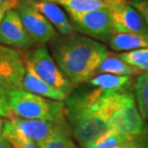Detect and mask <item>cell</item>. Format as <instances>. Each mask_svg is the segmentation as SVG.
Returning a JSON list of instances; mask_svg holds the SVG:
<instances>
[{
    "label": "cell",
    "instance_id": "30bf717a",
    "mask_svg": "<svg viewBox=\"0 0 148 148\" xmlns=\"http://www.w3.org/2000/svg\"><path fill=\"white\" fill-rule=\"evenodd\" d=\"M112 13L116 33L138 34L148 36V25L140 14L128 2H114L109 9Z\"/></svg>",
    "mask_w": 148,
    "mask_h": 148
},
{
    "label": "cell",
    "instance_id": "ba28073f",
    "mask_svg": "<svg viewBox=\"0 0 148 148\" xmlns=\"http://www.w3.org/2000/svg\"><path fill=\"white\" fill-rule=\"evenodd\" d=\"M14 128L28 138L38 144L60 136H72L71 129L66 121H55L24 119L11 115L8 118Z\"/></svg>",
    "mask_w": 148,
    "mask_h": 148
},
{
    "label": "cell",
    "instance_id": "52a82bcc",
    "mask_svg": "<svg viewBox=\"0 0 148 148\" xmlns=\"http://www.w3.org/2000/svg\"><path fill=\"white\" fill-rule=\"evenodd\" d=\"M69 16L74 30L100 42H108L112 35L116 33L112 13L107 8Z\"/></svg>",
    "mask_w": 148,
    "mask_h": 148
},
{
    "label": "cell",
    "instance_id": "7402d4cb",
    "mask_svg": "<svg viewBox=\"0 0 148 148\" xmlns=\"http://www.w3.org/2000/svg\"><path fill=\"white\" fill-rule=\"evenodd\" d=\"M38 148H79L70 136H60L38 144Z\"/></svg>",
    "mask_w": 148,
    "mask_h": 148
},
{
    "label": "cell",
    "instance_id": "8992f818",
    "mask_svg": "<svg viewBox=\"0 0 148 148\" xmlns=\"http://www.w3.org/2000/svg\"><path fill=\"white\" fill-rule=\"evenodd\" d=\"M16 10L34 46L45 45L60 36L54 26L34 7L32 0H18Z\"/></svg>",
    "mask_w": 148,
    "mask_h": 148
},
{
    "label": "cell",
    "instance_id": "5bb4252c",
    "mask_svg": "<svg viewBox=\"0 0 148 148\" xmlns=\"http://www.w3.org/2000/svg\"><path fill=\"white\" fill-rule=\"evenodd\" d=\"M110 48L116 52H129L148 48V36L129 33H114L108 41Z\"/></svg>",
    "mask_w": 148,
    "mask_h": 148
},
{
    "label": "cell",
    "instance_id": "3957f363",
    "mask_svg": "<svg viewBox=\"0 0 148 148\" xmlns=\"http://www.w3.org/2000/svg\"><path fill=\"white\" fill-rule=\"evenodd\" d=\"M99 99L105 109L112 130L129 137L145 132L144 120L138 109L134 93L126 88L118 90H99Z\"/></svg>",
    "mask_w": 148,
    "mask_h": 148
},
{
    "label": "cell",
    "instance_id": "277c9868",
    "mask_svg": "<svg viewBox=\"0 0 148 148\" xmlns=\"http://www.w3.org/2000/svg\"><path fill=\"white\" fill-rule=\"evenodd\" d=\"M9 109L11 115L24 119L66 121L64 102L44 98L22 88L9 91Z\"/></svg>",
    "mask_w": 148,
    "mask_h": 148
},
{
    "label": "cell",
    "instance_id": "4316f807",
    "mask_svg": "<svg viewBox=\"0 0 148 148\" xmlns=\"http://www.w3.org/2000/svg\"><path fill=\"white\" fill-rule=\"evenodd\" d=\"M0 148H14V147L5 136L0 135Z\"/></svg>",
    "mask_w": 148,
    "mask_h": 148
},
{
    "label": "cell",
    "instance_id": "e0dca14e",
    "mask_svg": "<svg viewBox=\"0 0 148 148\" xmlns=\"http://www.w3.org/2000/svg\"><path fill=\"white\" fill-rule=\"evenodd\" d=\"M140 71V69L130 66L129 64L122 61L117 56L109 55L100 64L97 73H109L119 76H133Z\"/></svg>",
    "mask_w": 148,
    "mask_h": 148
},
{
    "label": "cell",
    "instance_id": "ffe728a7",
    "mask_svg": "<svg viewBox=\"0 0 148 148\" xmlns=\"http://www.w3.org/2000/svg\"><path fill=\"white\" fill-rule=\"evenodd\" d=\"M2 135L7 138V140L10 141L14 148H38L37 143H35L33 140L17 131L12 125L8 118H6L5 120V126Z\"/></svg>",
    "mask_w": 148,
    "mask_h": 148
},
{
    "label": "cell",
    "instance_id": "8fae6325",
    "mask_svg": "<svg viewBox=\"0 0 148 148\" xmlns=\"http://www.w3.org/2000/svg\"><path fill=\"white\" fill-rule=\"evenodd\" d=\"M0 44L18 49L34 46L16 9L8 11L0 23Z\"/></svg>",
    "mask_w": 148,
    "mask_h": 148
},
{
    "label": "cell",
    "instance_id": "d4e9b609",
    "mask_svg": "<svg viewBox=\"0 0 148 148\" xmlns=\"http://www.w3.org/2000/svg\"><path fill=\"white\" fill-rule=\"evenodd\" d=\"M129 3L140 14L148 25V0H132Z\"/></svg>",
    "mask_w": 148,
    "mask_h": 148
},
{
    "label": "cell",
    "instance_id": "4dcf8cb0",
    "mask_svg": "<svg viewBox=\"0 0 148 148\" xmlns=\"http://www.w3.org/2000/svg\"><path fill=\"white\" fill-rule=\"evenodd\" d=\"M40 1H48V2H53V3H56V0H40Z\"/></svg>",
    "mask_w": 148,
    "mask_h": 148
},
{
    "label": "cell",
    "instance_id": "83f0119b",
    "mask_svg": "<svg viewBox=\"0 0 148 148\" xmlns=\"http://www.w3.org/2000/svg\"><path fill=\"white\" fill-rule=\"evenodd\" d=\"M5 120L3 118L2 115H0V135L3 134V130H4V126H5Z\"/></svg>",
    "mask_w": 148,
    "mask_h": 148
},
{
    "label": "cell",
    "instance_id": "4fadbf2b",
    "mask_svg": "<svg viewBox=\"0 0 148 148\" xmlns=\"http://www.w3.org/2000/svg\"><path fill=\"white\" fill-rule=\"evenodd\" d=\"M26 64V71L24 78L22 82V90L28 92L37 94V95L42 96L44 98L55 100V101H66L69 96L66 93L58 88H53L52 86L47 84L43 80H41L34 70L30 66Z\"/></svg>",
    "mask_w": 148,
    "mask_h": 148
},
{
    "label": "cell",
    "instance_id": "44dd1931",
    "mask_svg": "<svg viewBox=\"0 0 148 148\" xmlns=\"http://www.w3.org/2000/svg\"><path fill=\"white\" fill-rule=\"evenodd\" d=\"M118 58L126 62L130 66L140 70L148 72V48H141L129 52H122L117 55Z\"/></svg>",
    "mask_w": 148,
    "mask_h": 148
},
{
    "label": "cell",
    "instance_id": "ac0fdd59",
    "mask_svg": "<svg viewBox=\"0 0 148 148\" xmlns=\"http://www.w3.org/2000/svg\"><path fill=\"white\" fill-rule=\"evenodd\" d=\"M134 96L143 120H148V72L140 73L134 83Z\"/></svg>",
    "mask_w": 148,
    "mask_h": 148
},
{
    "label": "cell",
    "instance_id": "f546056e",
    "mask_svg": "<svg viewBox=\"0 0 148 148\" xmlns=\"http://www.w3.org/2000/svg\"><path fill=\"white\" fill-rule=\"evenodd\" d=\"M8 1H10V0H0V6L3 5V4H5V3L8 2Z\"/></svg>",
    "mask_w": 148,
    "mask_h": 148
},
{
    "label": "cell",
    "instance_id": "603a6c76",
    "mask_svg": "<svg viewBox=\"0 0 148 148\" xmlns=\"http://www.w3.org/2000/svg\"><path fill=\"white\" fill-rule=\"evenodd\" d=\"M119 148H148V136L146 132L129 138L128 140Z\"/></svg>",
    "mask_w": 148,
    "mask_h": 148
},
{
    "label": "cell",
    "instance_id": "d6986e66",
    "mask_svg": "<svg viewBox=\"0 0 148 148\" xmlns=\"http://www.w3.org/2000/svg\"><path fill=\"white\" fill-rule=\"evenodd\" d=\"M129 138L131 137L123 135L114 130H111L96 140L86 144L81 148H119L128 140Z\"/></svg>",
    "mask_w": 148,
    "mask_h": 148
},
{
    "label": "cell",
    "instance_id": "7a4b0ae2",
    "mask_svg": "<svg viewBox=\"0 0 148 148\" xmlns=\"http://www.w3.org/2000/svg\"><path fill=\"white\" fill-rule=\"evenodd\" d=\"M64 104L67 123L81 147L112 130L99 99L98 88L90 92H72Z\"/></svg>",
    "mask_w": 148,
    "mask_h": 148
},
{
    "label": "cell",
    "instance_id": "9a60e30c",
    "mask_svg": "<svg viewBox=\"0 0 148 148\" xmlns=\"http://www.w3.org/2000/svg\"><path fill=\"white\" fill-rule=\"evenodd\" d=\"M114 2L112 0H56V4L63 6L69 14L110 9Z\"/></svg>",
    "mask_w": 148,
    "mask_h": 148
},
{
    "label": "cell",
    "instance_id": "6da1fadb",
    "mask_svg": "<svg viewBox=\"0 0 148 148\" xmlns=\"http://www.w3.org/2000/svg\"><path fill=\"white\" fill-rule=\"evenodd\" d=\"M49 49L59 69L75 87L90 82L110 55L104 43L76 33L60 35L49 43Z\"/></svg>",
    "mask_w": 148,
    "mask_h": 148
},
{
    "label": "cell",
    "instance_id": "484cf974",
    "mask_svg": "<svg viewBox=\"0 0 148 148\" xmlns=\"http://www.w3.org/2000/svg\"><path fill=\"white\" fill-rule=\"evenodd\" d=\"M17 2H18V0H10V1L6 2L5 4L0 6V23H1L3 17L5 16V14L8 11L16 8Z\"/></svg>",
    "mask_w": 148,
    "mask_h": 148
},
{
    "label": "cell",
    "instance_id": "9c48e42d",
    "mask_svg": "<svg viewBox=\"0 0 148 148\" xmlns=\"http://www.w3.org/2000/svg\"><path fill=\"white\" fill-rule=\"evenodd\" d=\"M25 71L24 57L20 52L0 44V86L8 91L20 90Z\"/></svg>",
    "mask_w": 148,
    "mask_h": 148
},
{
    "label": "cell",
    "instance_id": "7c38bea8",
    "mask_svg": "<svg viewBox=\"0 0 148 148\" xmlns=\"http://www.w3.org/2000/svg\"><path fill=\"white\" fill-rule=\"evenodd\" d=\"M32 3L34 7L54 26L61 36H69L75 33L71 21L58 4L40 0H32Z\"/></svg>",
    "mask_w": 148,
    "mask_h": 148
},
{
    "label": "cell",
    "instance_id": "f1b7e54d",
    "mask_svg": "<svg viewBox=\"0 0 148 148\" xmlns=\"http://www.w3.org/2000/svg\"><path fill=\"white\" fill-rule=\"evenodd\" d=\"M112 1H115V2H131L132 0H112Z\"/></svg>",
    "mask_w": 148,
    "mask_h": 148
},
{
    "label": "cell",
    "instance_id": "cb8c5ba5",
    "mask_svg": "<svg viewBox=\"0 0 148 148\" xmlns=\"http://www.w3.org/2000/svg\"><path fill=\"white\" fill-rule=\"evenodd\" d=\"M0 115L9 118L11 112L9 109V91L0 86Z\"/></svg>",
    "mask_w": 148,
    "mask_h": 148
},
{
    "label": "cell",
    "instance_id": "2e32d148",
    "mask_svg": "<svg viewBox=\"0 0 148 148\" xmlns=\"http://www.w3.org/2000/svg\"><path fill=\"white\" fill-rule=\"evenodd\" d=\"M131 76H119L109 73L95 75L90 81L92 87L102 90H118L126 88L131 83Z\"/></svg>",
    "mask_w": 148,
    "mask_h": 148
},
{
    "label": "cell",
    "instance_id": "5b68a950",
    "mask_svg": "<svg viewBox=\"0 0 148 148\" xmlns=\"http://www.w3.org/2000/svg\"><path fill=\"white\" fill-rule=\"evenodd\" d=\"M24 61L41 80L53 88L62 90L67 96L75 90V86L61 71L45 45L28 50L24 55Z\"/></svg>",
    "mask_w": 148,
    "mask_h": 148
}]
</instances>
